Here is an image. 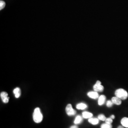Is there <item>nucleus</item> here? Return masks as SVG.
<instances>
[{
    "mask_svg": "<svg viewBox=\"0 0 128 128\" xmlns=\"http://www.w3.org/2000/svg\"><path fill=\"white\" fill-rule=\"evenodd\" d=\"M93 88L94 91L101 92L103 91L104 89V87L102 85L101 82L100 81H97L96 84L94 86Z\"/></svg>",
    "mask_w": 128,
    "mask_h": 128,
    "instance_id": "20e7f679",
    "label": "nucleus"
},
{
    "mask_svg": "<svg viewBox=\"0 0 128 128\" xmlns=\"http://www.w3.org/2000/svg\"><path fill=\"white\" fill-rule=\"evenodd\" d=\"M93 115L90 112H82V116L85 119H90L92 117Z\"/></svg>",
    "mask_w": 128,
    "mask_h": 128,
    "instance_id": "9d476101",
    "label": "nucleus"
},
{
    "mask_svg": "<svg viewBox=\"0 0 128 128\" xmlns=\"http://www.w3.org/2000/svg\"><path fill=\"white\" fill-rule=\"evenodd\" d=\"M98 118L99 120H102V121H105V120H106V118L105 115H104L102 114L99 115L98 116Z\"/></svg>",
    "mask_w": 128,
    "mask_h": 128,
    "instance_id": "dca6fc26",
    "label": "nucleus"
},
{
    "mask_svg": "<svg viewBox=\"0 0 128 128\" xmlns=\"http://www.w3.org/2000/svg\"><path fill=\"white\" fill-rule=\"evenodd\" d=\"M112 102L114 103V104H116V105H120L122 104V99H120V98H119V97H117V96H115L113 97L112 98Z\"/></svg>",
    "mask_w": 128,
    "mask_h": 128,
    "instance_id": "0eeeda50",
    "label": "nucleus"
},
{
    "mask_svg": "<svg viewBox=\"0 0 128 128\" xmlns=\"http://www.w3.org/2000/svg\"><path fill=\"white\" fill-rule=\"evenodd\" d=\"M101 128H112V125L111 124H107L106 123L102 124L101 125Z\"/></svg>",
    "mask_w": 128,
    "mask_h": 128,
    "instance_id": "2eb2a0df",
    "label": "nucleus"
},
{
    "mask_svg": "<svg viewBox=\"0 0 128 128\" xmlns=\"http://www.w3.org/2000/svg\"><path fill=\"white\" fill-rule=\"evenodd\" d=\"M110 117L112 119H113V120L115 119V116L114 115H111Z\"/></svg>",
    "mask_w": 128,
    "mask_h": 128,
    "instance_id": "412c9836",
    "label": "nucleus"
},
{
    "mask_svg": "<svg viewBox=\"0 0 128 128\" xmlns=\"http://www.w3.org/2000/svg\"><path fill=\"white\" fill-rule=\"evenodd\" d=\"M82 118H83L80 115L77 116L74 120V124H78L82 122Z\"/></svg>",
    "mask_w": 128,
    "mask_h": 128,
    "instance_id": "ddd939ff",
    "label": "nucleus"
},
{
    "mask_svg": "<svg viewBox=\"0 0 128 128\" xmlns=\"http://www.w3.org/2000/svg\"><path fill=\"white\" fill-rule=\"evenodd\" d=\"M120 123L122 126L125 128H128V118L124 117L121 120Z\"/></svg>",
    "mask_w": 128,
    "mask_h": 128,
    "instance_id": "1a4fd4ad",
    "label": "nucleus"
},
{
    "mask_svg": "<svg viewBox=\"0 0 128 128\" xmlns=\"http://www.w3.org/2000/svg\"><path fill=\"white\" fill-rule=\"evenodd\" d=\"M70 128H78V127L76 125H73V126H72Z\"/></svg>",
    "mask_w": 128,
    "mask_h": 128,
    "instance_id": "aec40b11",
    "label": "nucleus"
},
{
    "mask_svg": "<svg viewBox=\"0 0 128 128\" xmlns=\"http://www.w3.org/2000/svg\"><path fill=\"white\" fill-rule=\"evenodd\" d=\"M33 119L34 121L37 124L40 123L42 122L43 120V115L40 108L38 107L35 109L33 114Z\"/></svg>",
    "mask_w": 128,
    "mask_h": 128,
    "instance_id": "f257e3e1",
    "label": "nucleus"
},
{
    "mask_svg": "<svg viewBox=\"0 0 128 128\" xmlns=\"http://www.w3.org/2000/svg\"><path fill=\"white\" fill-rule=\"evenodd\" d=\"M66 111L68 116H73L76 114V110L74 109L71 104H68L66 106Z\"/></svg>",
    "mask_w": 128,
    "mask_h": 128,
    "instance_id": "7ed1b4c3",
    "label": "nucleus"
},
{
    "mask_svg": "<svg viewBox=\"0 0 128 128\" xmlns=\"http://www.w3.org/2000/svg\"><path fill=\"white\" fill-rule=\"evenodd\" d=\"M87 107V106L84 103H79L76 106V108L78 110H84Z\"/></svg>",
    "mask_w": 128,
    "mask_h": 128,
    "instance_id": "f8f14e48",
    "label": "nucleus"
},
{
    "mask_svg": "<svg viewBox=\"0 0 128 128\" xmlns=\"http://www.w3.org/2000/svg\"><path fill=\"white\" fill-rule=\"evenodd\" d=\"M106 101V96L104 95H101V96H99L98 98V104L100 106L103 105Z\"/></svg>",
    "mask_w": 128,
    "mask_h": 128,
    "instance_id": "6e6552de",
    "label": "nucleus"
},
{
    "mask_svg": "<svg viewBox=\"0 0 128 128\" xmlns=\"http://www.w3.org/2000/svg\"><path fill=\"white\" fill-rule=\"evenodd\" d=\"M105 123L107 124H112L113 122V119H112L110 117L106 118L105 120Z\"/></svg>",
    "mask_w": 128,
    "mask_h": 128,
    "instance_id": "a211bd4d",
    "label": "nucleus"
},
{
    "mask_svg": "<svg viewBox=\"0 0 128 128\" xmlns=\"http://www.w3.org/2000/svg\"><path fill=\"white\" fill-rule=\"evenodd\" d=\"M87 96L93 99H96L98 98H99V94L98 92L96 91H91L89 92L87 94Z\"/></svg>",
    "mask_w": 128,
    "mask_h": 128,
    "instance_id": "423d86ee",
    "label": "nucleus"
},
{
    "mask_svg": "<svg viewBox=\"0 0 128 128\" xmlns=\"http://www.w3.org/2000/svg\"><path fill=\"white\" fill-rule=\"evenodd\" d=\"M99 119L98 118H91L88 120V122L89 123L92 124V125H96L99 123Z\"/></svg>",
    "mask_w": 128,
    "mask_h": 128,
    "instance_id": "4468645a",
    "label": "nucleus"
},
{
    "mask_svg": "<svg viewBox=\"0 0 128 128\" xmlns=\"http://www.w3.org/2000/svg\"><path fill=\"white\" fill-rule=\"evenodd\" d=\"M114 104V103L112 102L111 101H108L107 102V103H106V106L108 107H111L112 106V105Z\"/></svg>",
    "mask_w": 128,
    "mask_h": 128,
    "instance_id": "6ab92c4d",
    "label": "nucleus"
},
{
    "mask_svg": "<svg viewBox=\"0 0 128 128\" xmlns=\"http://www.w3.org/2000/svg\"><path fill=\"white\" fill-rule=\"evenodd\" d=\"M124 127L123 126H119L118 128H124Z\"/></svg>",
    "mask_w": 128,
    "mask_h": 128,
    "instance_id": "4be33fe9",
    "label": "nucleus"
},
{
    "mask_svg": "<svg viewBox=\"0 0 128 128\" xmlns=\"http://www.w3.org/2000/svg\"><path fill=\"white\" fill-rule=\"evenodd\" d=\"M5 2L3 0H0V10H2L3 9L5 6Z\"/></svg>",
    "mask_w": 128,
    "mask_h": 128,
    "instance_id": "f3484780",
    "label": "nucleus"
},
{
    "mask_svg": "<svg viewBox=\"0 0 128 128\" xmlns=\"http://www.w3.org/2000/svg\"><path fill=\"white\" fill-rule=\"evenodd\" d=\"M0 98L2 99V100L3 101V102L6 104L8 103L9 101V97H8V94L7 92H2L0 93Z\"/></svg>",
    "mask_w": 128,
    "mask_h": 128,
    "instance_id": "39448f33",
    "label": "nucleus"
},
{
    "mask_svg": "<svg viewBox=\"0 0 128 128\" xmlns=\"http://www.w3.org/2000/svg\"><path fill=\"white\" fill-rule=\"evenodd\" d=\"M115 95L122 100H125L128 97V92L122 88H120L116 90L115 92Z\"/></svg>",
    "mask_w": 128,
    "mask_h": 128,
    "instance_id": "f03ea898",
    "label": "nucleus"
},
{
    "mask_svg": "<svg viewBox=\"0 0 128 128\" xmlns=\"http://www.w3.org/2000/svg\"><path fill=\"white\" fill-rule=\"evenodd\" d=\"M14 94H15V96L16 98H18L20 96L21 94V92H20V89L18 87H16L15 88L14 90Z\"/></svg>",
    "mask_w": 128,
    "mask_h": 128,
    "instance_id": "9b49d317",
    "label": "nucleus"
}]
</instances>
